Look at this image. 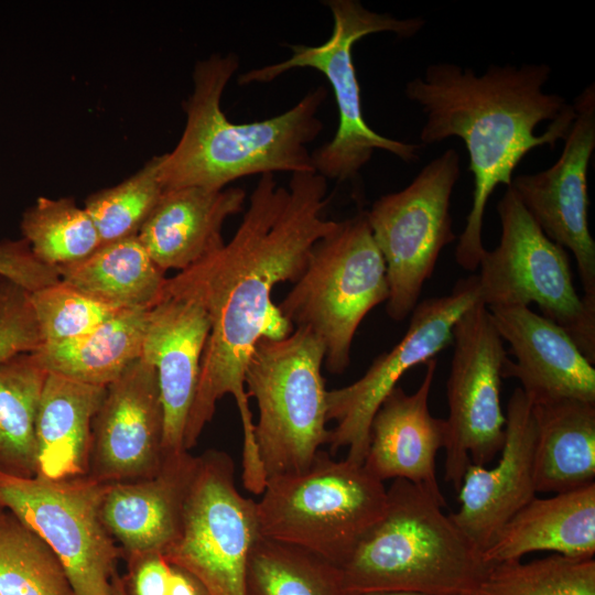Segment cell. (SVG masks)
<instances>
[{
    "mask_svg": "<svg viewBox=\"0 0 595 595\" xmlns=\"http://www.w3.org/2000/svg\"><path fill=\"white\" fill-rule=\"evenodd\" d=\"M537 493H565L595 483V403L564 399L532 404Z\"/></svg>",
    "mask_w": 595,
    "mask_h": 595,
    "instance_id": "25",
    "label": "cell"
},
{
    "mask_svg": "<svg viewBox=\"0 0 595 595\" xmlns=\"http://www.w3.org/2000/svg\"><path fill=\"white\" fill-rule=\"evenodd\" d=\"M42 343H58L86 335L125 310L101 303L66 282L30 294Z\"/></svg>",
    "mask_w": 595,
    "mask_h": 595,
    "instance_id": "34",
    "label": "cell"
},
{
    "mask_svg": "<svg viewBox=\"0 0 595 595\" xmlns=\"http://www.w3.org/2000/svg\"><path fill=\"white\" fill-rule=\"evenodd\" d=\"M0 595H74L51 547L7 510L0 516Z\"/></svg>",
    "mask_w": 595,
    "mask_h": 595,
    "instance_id": "30",
    "label": "cell"
},
{
    "mask_svg": "<svg viewBox=\"0 0 595 595\" xmlns=\"http://www.w3.org/2000/svg\"><path fill=\"white\" fill-rule=\"evenodd\" d=\"M240 187L165 190L138 238L163 271L180 272L220 249L225 220L244 209Z\"/></svg>",
    "mask_w": 595,
    "mask_h": 595,
    "instance_id": "22",
    "label": "cell"
},
{
    "mask_svg": "<svg viewBox=\"0 0 595 595\" xmlns=\"http://www.w3.org/2000/svg\"><path fill=\"white\" fill-rule=\"evenodd\" d=\"M473 595H595V560L552 554L493 563Z\"/></svg>",
    "mask_w": 595,
    "mask_h": 595,
    "instance_id": "32",
    "label": "cell"
},
{
    "mask_svg": "<svg viewBox=\"0 0 595 595\" xmlns=\"http://www.w3.org/2000/svg\"><path fill=\"white\" fill-rule=\"evenodd\" d=\"M47 371L32 353L0 363V472L33 477L36 465V418Z\"/></svg>",
    "mask_w": 595,
    "mask_h": 595,
    "instance_id": "28",
    "label": "cell"
},
{
    "mask_svg": "<svg viewBox=\"0 0 595 595\" xmlns=\"http://www.w3.org/2000/svg\"><path fill=\"white\" fill-rule=\"evenodd\" d=\"M3 511H4V510L0 508V516L2 515Z\"/></svg>",
    "mask_w": 595,
    "mask_h": 595,
    "instance_id": "41",
    "label": "cell"
},
{
    "mask_svg": "<svg viewBox=\"0 0 595 595\" xmlns=\"http://www.w3.org/2000/svg\"><path fill=\"white\" fill-rule=\"evenodd\" d=\"M149 310L121 311L86 335L31 353L48 374L107 387L141 358Z\"/></svg>",
    "mask_w": 595,
    "mask_h": 595,
    "instance_id": "26",
    "label": "cell"
},
{
    "mask_svg": "<svg viewBox=\"0 0 595 595\" xmlns=\"http://www.w3.org/2000/svg\"><path fill=\"white\" fill-rule=\"evenodd\" d=\"M238 66L232 53L215 54L195 65L194 88L184 102L185 128L175 148L163 154L160 167L164 191L188 186L223 190L252 174L315 172L306 144L323 129L317 112L326 89H311L275 117L234 123L220 100Z\"/></svg>",
    "mask_w": 595,
    "mask_h": 595,
    "instance_id": "3",
    "label": "cell"
},
{
    "mask_svg": "<svg viewBox=\"0 0 595 595\" xmlns=\"http://www.w3.org/2000/svg\"><path fill=\"white\" fill-rule=\"evenodd\" d=\"M550 75L547 64L490 65L478 75L442 62L405 85V96L426 117L422 145L457 137L468 151L473 202L455 248L465 270L478 269L486 250L484 215L496 187L510 186L515 169L532 149L553 148L569 133L575 111L562 96L543 90Z\"/></svg>",
    "mask_w": 595,
    "mask_h": 595,
    "instance_id": "2",
    "label": "cell"
},
{
    "mask_svg": "<svg viewBox=\"0 0 595 595\" xmlns=\"http://www.w3.org/2000/svg\"><path fill=\"white\" fill-rule=\"evenodd\" d=\"M57 270L62 281L118 310L153 307L166 281L138 236L101 245L87 258Z\"/></svg>",
    "mask_w": 595,
    "mask_h": 595,
    "instance_id": "27",
    "label": "cell"
},
{
    "mask_svg": "<svg viewBox=\"0 0 595 595\" xmlns=\"http://www.w3.org/2000/svg\"><path fill=\"white\" fill-rule=\"evenodd\" d=\"M574 120L558 161L549 169L512 178L510 187L555 244L576 261L584 301L595 307V241L588 228L587 170L595 149V84L573 104Z\"/></svg>",
    "mask_w": 595,
    "mask_h": 595,
    "instance_id": "15",
    "label": "cell"
},
{
    "mask_svg": "<svg viewBox=\"0 0 595 595\" xmlns=\"http://www.w3.org/2000/svg\"><path fill=\"white\" fill-rule=\"evenodd\" d=\"M41 344L30 293L0 277V363Z\"/></svg>",
    "mask_w": 595,
    "mask_h": 595,
    "instance_id": "35",
    "label": "cell"
},
{
    "mask_svg": "<svg viewBox=\"0 0 595 595\" xmlns=\"http://www.w3.org/2000/svg\"><path fill=\"white\" fill-rule=\"evenodd\" d=\"M480 300L477 274L461 279L450 294L429 298L411 312L407 333L389 351L378 356L355 382L326 392L331 454L347 447L346 459L363 465L367 455L371 420L399 379L416 365L429 360L453 343L458 318Z\"/></svg>",
    "mask_w": 595,
    "mask_h": 595,
    "instance_id": "14",
    "label": "cell"
},
{
    "mask_svg": "<svg viewBox=\"0 0 595 595\" xmlns=\"http://www.w3.org/2000/svg\"><path fill=\"white\" fill-rule=\"evenodd\" d=\"M20 228L35 256L54 267L83 260L101 246L90 216L71 197H39Z\"/></svg>",
    "mask_w": 595,
    "mask_h": 595,
    "instance_id": "31",
    "label": "cell"
},
{
    "mask_svg": "<svg viewBox=\"0 0 595 595\" xmlns=\"http://www.w3.org/2000/svg\"><path fill=\"white\" fill-rule=\"evenodd\" d=\"M325 347L309 328L261 338L245 369V388L259 415L253 436L266 479L305 470L327 444Z\"/></svg>",
    "mask_w": 595,
    "mask_h": 595,
    "instance_id": "6",
    "label": "cell"
},
{
    "mask_svg": "<svg viewBox=\"0 0 595 595\" xmlns=\"http://www.w3.org/2000/svg\"><path fill=\"white\" fill-rule=\"evenodd\" d=\"M536 424L532 402L516 388L506 412L498 464H469L457 490L459 508L450 518L482 553L506 522L537 496L533 479Z\"/></svg>",
    "mask_w": 595,
    "mask_h": 595,
    "instance_id": "17",
    "label": "cell"
},
{
    "mask_svg": "<svg viewBox=\"0 0 595 595\" xmlns=\"http://www.w3.org/2000/svg\"><path fill=\"white\" fill-rule=\"evenodd\" d=\"M171 565L170 595H209L195 576L176 565Z\"/></svg>",
    "mask_w": 595,
    "mask_h": 595,
    "instance_id": "38",
    "label": "cell"
},
{
    "mask_svg": "<svg viewBox=\"0 0 595 595\" xmlns=\"http://www.w3.org/2000/svg\"><path fill=\"white\" fill-rule=\"evenodd\" d=\"M260 536L306 550L338 569L382 516L387 488L363 465L318 451L303 472L267 479Z\"/></svg>",
    "mask_w": 595,
    "mask_h": 595,
    "instance_id": "5",
    "label": "cell"
},
{
    "mask_svg": "<svg viewBox=\"0 0 595 595\" xmlns=\"http://www.w3.org/2000/svg\"><path fill=\"white\" fill-rule=\"evenodd\" d=\"M498 246L485 250L477 274L480 300L491 306H529L561 326L595 364V307L576 292L566 250L542 231L509 186L497 204Z\"/></svg>",
    "mask_w": 595,
    "mask_h": 595,
    "instance_id": "9",
    "label": "cell"
},
{
    "mask_svg": "<svg viewBox=\"0 0 595 595\" xmlns=\"http://www.w3.org/2000/svg\"><path fill=\"white\" fill-rule=\"evenodd\" d=\"M328 202L326 178L316 172L293 173L288 187L279 186L272 173L262 174L230 241L166 278L163 294L196 301L210 324L186 424L185 451L196 445L216 403L226 394L236 401L244 442L253 441L246 365L261 338H284L293 332L273 303L272 291L278 283L298 281L314 244L337 225L324 217Z\"/></svg>",
    "mask_w": 595,
    "mask_h": 595,
    "instance_id": "1",
    "label": "cell"
},
{
    "mask_svg": "<svg viewBox=\"0 0 595 595\" xmlns=\"http://www.w3.org/2000/svg\"><path fill=\"white\" fill-rule=\"evenodd\" d=\"M106 388L47 374L36 418V475L51 480L88 475L91 423Z\"/></svg>",
    "mask_w": 595,
    "mask_h": 595,
    "instance_id": "24",
    "label": "cell"
},
{
    "mask_svg": "<svg viewBox=\"0 0 595 595\" xmlns=\"http://www.w3.org/2000/svg\"><path fill=\"white\" fill-rule=\"evenodd\" d=\"M0 277L30 294L61 280L57 267L37 258L25 239L0 241Z\"/></svg>",
    "mask_w": 595,
    "mask_h": 595,
    "instance_id": "36",
    "label": "cell"
},
{
    "mask_svg": "<svg viewBox=\"0 0 595 595\" xmlns=\"http://www.w3.org/2000/svg\"><path fill=\"white\" fill-rule=\"evenodd\" d=\"M325 4L333 15L329 39L316 46L292 45L288 60L250 69L238 83H269L299 67L314 68L327 78L338 108V127L334 138L312 153L316 173L338 182L353 181L370 161L375 150L392 153L404 162L419 158L422 144L405 143L377 133L363 115L360 87L353 61V46L364 36L392 32L401 37L414 35L424 25L420 18L396 19L366 9L356 0H329Z\"/></svg>",
    "mask_w": 595,
    "mask_h": 595,
    "instance_id": "7",
    "label": "cell"
},
{
    "mask_svg": "<svg viewBox=\"0 0 595 595\" xmlns=\"http://www.w3.org/2000/svg\"><path fill=\"white\" fill-rule=\"evenodd\" d=\"M162 159L163 154L152 156L121 183L87 197L84 208L101 245L138 236L164 192L160 178Z\"/></svg>",
    "mask_w": 595,
    "mask_h": 595,
    "instance_id": "33",
    "label": "cell"
},
{
    "mask_svg": "<svg viewBox=\"0 0 595 595\" xmlns=\"http://www.w3.org/2000/svg\"><path fill=\"white\" fill-rule=\"evenodd\" d=\"M425 488L393 479L382 516L339 567L345 594L473 595L490 564Z\"/></svg>",
    "mask_w": 595,
    "mask_h": 595,
    "instance_id": "4",
    "label": "cell"
},
{
    "mask_svg": "<svg viewBox=\"0 0 595 595\" xmlns=\"http://www.w3.org/2000/svg\"><path fill=\"white\" fill-rule=\"evenodd\" d=\"M502 342L480 301L458 318L453 329L444 477L456 491L468 465L486 466L505 443L500 388L508 356Z\"/></svg>",
    "mask_w": 595,
    "mask_h": 595,
    "instance_id": "13",
    "label": "cell"
},
{
    "mask_svg": "<svg viewBox=\"0 0 595 595\" xmlns=\"http://www.w3.org/2000/svg\"><path fill=\"white\" fill-rule=\"evenodd\" d=\"M536 551L594 559L595 483L550 498L536 496L506 522L483 558L493 564Z\"/></svg>",
    "mask_w": 595,
    "mask_h": 595,
    "instance_id": "23",
    "label": "cell"
},
{
    "mask_svg": "<svg viewBox=\"0 0 595 595\" xmlns=\"http://www.w3.org/2000/svg\"><path fill=\"white\" fill-rule=\"evenodd\" d=\"M459 175V154L447 149L408 186L379 197L366 212L386 264V311L397 322L411 314L441 251L456 239L451 197Z\"/></svg>",
    "mask_w": 595,
    "mask_h": 595,
    "instance_id": "10",
    "label": "cell"
},
{
    "mask_svg": "<svg viewBox=\"0 0 595 595\" xmlns=\"http://www.w3.org/2000/svg\"><path fill=\"white\" fill-rule=\"evenodd\" d=\"M109 595H127L123 580L118 573L112 577Z\"/></svg>",
    "mask_w": 595,
    "mask_h": 595,
    "instance_id": "39",
    "label": "cell"
},
{
    "mask_svg": "<svg viewBox=\"0 0 595 595\" xmlns=\"http://www.w3.org/2000/svg\"><path fill=\"white\" fill-rule=\"evenodd\" d=\"M339 569L299 547L259 537L246 571V595H344Z\"/></svg>",
    "mask_w": 595,
    "mask_h": 595,
    "instance_id": "29",
    "label": "cell"
},
{
    "mask_svg": "<svg viewBox=\"0 0 595 595\" xmlns=\"http://www.w3.org/2000/svg\"><path fill=\"white\" fill-rule=\"evenodd\" d=\"M209 329L205 310L186 296L163 294L149 310L141 358L158 375L164 414V458L187 452L184 435Z\"/></svg>",
    "mask_w": 595,
    "mask_h": 595,
    "instance_id": "19",
    "label": "cell"
},
{
    "mask_svg": "<svg viewBox=\"0 0 595 595\" xmlns=\"http://www.w3.org/2000/svg\"><path fill=\"white\" fill-rule=\"evenodd\" d=\"M197 463L183 452L165 457L152 477L108 485L101 518L125 558L164 553L177 539Z\"/></svg>",
    "mask_w": 595,
    "mask_h": 595,
    "instance_id": "21",
    "label": "cell"
},
{
    "mask_svg": "<svg viewBox=\"0 0 595 595\" xmlns=\"http://www.w3.org/2000/svg\"><path fill=\"white\" fill-rule=\"evenodd\" d=\"M344 595H426V594L412 593V592H368V593H354V594H344Z\"/></svg>",
    "mask_w": 595,
    "mask_h": 595,
    "instance_id": "40",
    "label": "cell"
},
{
    "mask_svg": "<svg viewBox=\"0 0 595 595\" xmlns=\"http://www.w3.org/2000/svg\"><path fill=\"white\" fill-rule=\"evenodd\" d=\"M437 360H429L420 387L407 393L396 387L381 402L370 424L363 466L380 482L405 479L429 490L446 505L435 470V458L447 439L445 419L429 410Z\"/></svg>",
    "mask_w": 595,
    "mask_h": 595,
    "instance_id": "20",
    "label": "cell"
},
{
    "mask_svg": "<svg viewBox=\"0 0 595 595\" xmlns=\"http://www.w3.org/2000/svg\"><path fill=\"white\" fill-rule=\"evenodd\" d=\"M509 344L502 378L521 383L532 404L575 399L595 403V368L572 337L529 306L487 307Z\"/></svg>",
    "mask_w": 595,
    "mask_h": 595,
    "instance_id": "18",
    "label": "cell"
},
{
    "mask_svg": "<svg viewBox=\"0 0 595 595\" xmlns=\"http://www.w3.org/2000/svg\"><path fill=\"white\" fill-rule=\"evenodd\" d=\"M163 435L156 370L139 358L106 388L91 423L88 476L115 484L156 475L165 459Z\"/></svg>",
    "mask_w": 595,
    "mask_h": 595,
    "instance_id": "16",
    "label": "cell"
},
{
    "mask_svg": "<svg viewBox=\"0 0 595 595\" xmlns=\"http://www.w3.org/2000/svg\"><path fill=\"white\" fill-rule=\"evenodd\" d=\"M388 298L385 260L361 210L314 244L303 273L278 307L293 326L321 339L326 369L339 375L349 366L364 317Z\"/></svg>",
    "mask_w": 595,
    "mask_h": 595,
    "instance_id": "8",
    "label": "cell"
},
{
    "mask_svg": "<svg viewBox=\"0 0 595 595\" xmlns=\"http://www.w3.org/2000/svg\"><path fill=\"white\" fill-rule=\"evenodd\" d=\"M123 580L127 595H170L172 565L161 552L126 558Z\"/></svg>",
    "mask_w": 595,
    "mask_h": 595,
    "instance_id": "37",
    "label": "cell"
},
{
    "mask_svg": "<svg viewBox=\"0 0 595 595\" xmlns=\"http://www.w3.org/2000/svg\"><path fill=\"white\" fill-rule=\"evenodd\" d=\"M109 484L0 472V508L36 532L61 560L74 595H109L122 552L101 518Z\"/></svg>",
    "mask_w": 595,
    "mask_h": 595,
    "instance_id": "11",
    "label": "cell"
},
{
    "mask_svg": "<svg viewBox=\"0 0 595 595\" xmlns=\"http://www.w3.org/2000/svg\"><path fill=\"white\" fill-rule=\"evenodd\" d=\"M259 537L257 502L237 489L232 458L207 450L198 456L180 534L163 555L209 595H246L247 563Z\"/></svg>",
    "mask_w": 595,
    "mask_h": 595,
    "instance_id": "12",
    "label": "cell"
}]
</instances>
